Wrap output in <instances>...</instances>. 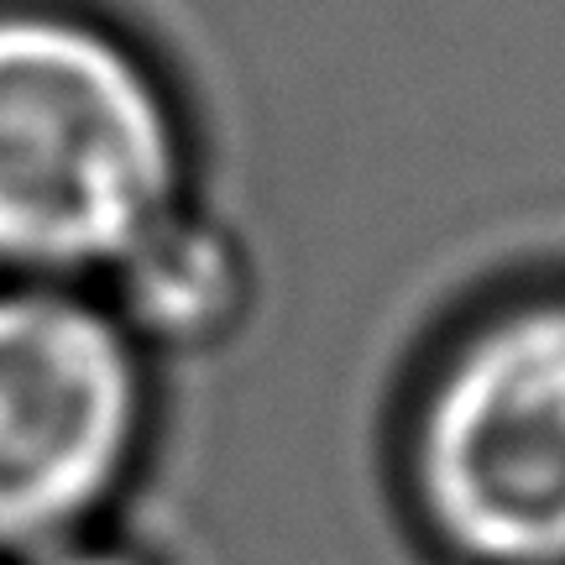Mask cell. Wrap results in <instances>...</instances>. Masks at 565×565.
Returning a JSON list of instances; mask_svg holds the SVG:
<instances>
[{"label": "cell", "mask_w": 565, "mask_h": 565, "mask_svg": "<svg viewBox=\"0 0 565 565\" xmlns=\"http://www.w3.org/2000/svg\"><path fill=\"white\" fill-rule=\"evenodd\" d=\"M179 210V126L100 26L0 17V263L126 267Z\"/></svg>", "instance_id": "obj_1"}, {"label": "cell", "mask_w": 565, "mask_h": 565, "mask_svg": "<svg viewBox=\"0 0 565 565\" xmlns=\"http://www.w3.org/2000/svg\"><path fill=\"white\" fill-rule=\"evenodd\" d=\"M419 492L477 565H565V299L513 309L445 366Z\"/></svg>", "instance_id": "obj_2"}, {"label": "cell", "mask_w": 565, "mask_h": 565, "mask_svg": "<svg viewBox=\"0 0 565 565\" xmlns=\"http://www.w3.org/2000/svg\"><path fill=\"white\" fill-rule=\"evenodd\" d=\"M141 372L121 324L58 288L0 294V545H68L126 477Z\"/></svg>", "instance_id": "obj_3"}, {"label": "cell", "mask_w": 565, "mask_h": 565, "mask_svg": "<svg viewBox=\"0 0 565 565\" xmlns=\"http://www.w3.org/2000/svg\"><path fill=\"white\" fill-rule=\"evenodd\" d=\"M38 565H137L131 555H116V550H89V545H53Z\"/></svg>", "instance_id": "obj_4"}]
</instances>
